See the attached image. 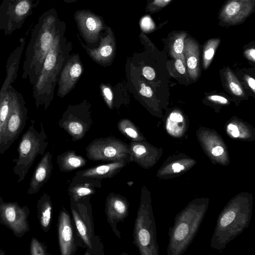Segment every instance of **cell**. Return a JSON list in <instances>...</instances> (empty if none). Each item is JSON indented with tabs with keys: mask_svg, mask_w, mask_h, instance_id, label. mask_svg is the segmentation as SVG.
Segmentation results:
<instances>
[{
	"mask_svg": "<svg viewBox=\"0 0 255 255\" xmlns=\"http://www.w3.org/2000/svg\"><path fill=\"white\" fill-rule=\"evenodd\" d=\"M102 185V180L75 175L68 188L70 199L77 202L84 197H91Z\"/></svg>",
	"mask_w": 255,
	"mask_h": 255,
	"instance_id": "obj_16",
	"label": "cell"
},
{
	"mask_svg": "<svg viewBox=\"0 0 255 255\" xmlns=\"http://www.w3.org/2000/svg\"><path fill=\"white\" fill-rule=\"evenodd\" d=\"M255 10V0H226L218 12V25L227 28L240 25Z\"/></svg>",
	"mask_w": 255,
	"mask_h": 255,
	"instance_id": "obj_10",
	"label": "cell"
},
{
	"mask_svg": "<svg viewBox=\"0 0 255 255\" xmlns=\"http://www.w3.org/2000/svg\"><path fill=\"white\" fill-rule=\"evenodd\" d=\"M220 42V37L210 38L206 41L203 49V63L205 68L211 63Z\"/></svg>",
	"mask_w": 255,
	"mask_h": 255,
	"instance_id": "obj_25",
	"label": "cell"
},
{
	"mask_svg": "<svg viewBox=\"0 0 255 255\" xmlns=\"http://www.w3.org/2000/svg\"><path fill=\"white\" fill-rule=\"evenodd\" d=\"M30 122V125L22 135L19 142L18 157L13 160L15 165L13 171L18 176V183L25 179L37 156L44 154L48 144L47 136L42 123L41 130L39 132L34 128V121L31 120Z\"/></svg>",
	"mask_w": 255,
	"mask_h": 255,
	"instance_id": "obj_3",
	"label": "cell"
},
{
	"mask_svg": "<svg viewBox=\"0 0 255 255\" xmlns=\"http://www.w3.org/2000/svg\"><path fill=\"white\" fill-rule=\"evenodd\" d=\"M188 34L187 31L182 30H173L168 33L165 40L173 56L182 58L184 40Z\"/></svg>",
	"mask_w": 255,
	"mask_h": 255,
	"instance_id": "obj_22",
	"label": "cell"
},
{
	"mask_svg": "<svg viewBox=\"0 0 255 255\" xmlns=\"http://www.w3.org/2000/svg\"><path fill=\"white\" fill-rule=\"evenodd\" d=\"M130 163L129 159L112 161L77 171L75 175L103 180L111 178Z\"/></svg>",
	"mask_w": 255,
	"mask_h": 255,
	"instance_id": "obj_18",
	"label": "cell"
},
{
	"mask_svg": "<svg viewBox=\"0 0 255 255\" xmlns=\"http://www.w3.org/2000/svg\"><path fill=\"white\" fill-rule=\"evenodd\" d=\"M173 0H147L145 12L153 14L159 12L166 7Z\"/></svg>",
	"mask_w": 255,
	"mask_h": 255,
	"instance_id": "obj_27",
	"label": "cell"
},
{
	"mask_svg": "<svg viewBox=\"0 0 255 255\" xmlns=\"http://www.w3.org/2000/svg\"><path fill=\"white\" fill-rule=\"evenodd\" d=\"M229 87L232 92L237 96H240L243 94V90L240 86L236 82L230 81Z\"/></svg>",
	"mask_w": 255,
	"mask_h": 255,
	"instance_id": "obj_35",
	"label": "cell"
},
{
	"mask_svg": "<svg viewBox=\"0 0 255 255\" xmlns=\"http://www.w3.org/2000/svg\"><path fill=\"white\" fill-rule=\"evenodd\" d=\"M188 35L184 40L183 53L186 60L190 77L196 78L199 71V46L195 39Z\"/></svg>",
	"mask_w": 255,
	"mask_h": 255,
	"instance_id": "obj_19",
	"label": "cell"
},
{
	"mask_svg": "<svg viewBox=\"0 0 255 255\" xmlns=\"http://www.w3.org/2000/svg\"><path fill=\"white\" fill-rule=\"evenodd\" d=\"M212 153L214 156H219L224 152V148L220 146H216L212 149Z\"/></svg>",
	"mask_w": 255,
	"mask_h": 255,
	"instance_id": "obj_38",
	"label": "cell"
},
{
	"mask_svg": "<svg viewBox=\"0 0 255 255\" xmlns=\"http://www.w3.org/2000/svg\"><path fill=\"white\" fill-rule=\"evenodd\" d=\"M83 71L79 55H70L63 67L58 80L57 95L59 97L63 98L74 88Z\"/></svg>",
	"mask_w": 255,
	"mask_h": 255,
	"instance_id": "obj_14",
	"label": "cell"
},
{
	"mask_svg": "<svg viewBox=\"0 0 255 255\" xmlns=\"http://www.w3.org/2000/svg\"><path fill=\"white\" fill-rule=\"evenodd\" d=\"M63 0L66 2L69 3V2H73L76 1L78 0Z\"/></svg>",
	"mask_w": 255,
	"mask_h": 255,
	"instance_id": "obj_42",
	"label": "cell"
},
{
	"mask_svg": "<svg viewBox=\"0 0 255 255\" xmlns=\"http://www.w3.org/2000/svg\"><path fill=\"white\" fill-rule=\"evenodd\" d=\"M57 233L61 255H74L79 247H84L71 217L64 207L60 210L58 215Z\"/></svg>",
	"mask_w": 255,
	"mask_h": 255,
	"instance_id": "obj_11",
	"label": "cell"
},
{
	"mask_svg": "<svg viewBox=\"0 0 255 255\" xmlns=\"http://www.w3.org/2000/svg\"><path fill=\"white\" fill-rule=\"evenodd\" d=\"M241 128L236 124L230 123L228 125L227 131L233 137H238L240 135Z\"/></svg>",
	"mask_w": 255,
	"mask_h": 255,
	"instance_id": "obj_32",
	"label": "cell"
},
{
	"mask_svg": "<svg viewBox=\"0 0 255 255\" xmlns=\"http://www.w3.org/2000/svg\"><path fill=\"white\" fill-rule=\"evenodd\" d=\"M74 18L80 35L88 44L96 43L107 26L102 17L89 9L76 11Z\"/></svg>",
	"mask_w": 255,
	"mask_h": 255,
	"instance_id": "obj_12",
	"label": "cell"
},
{
	"mask_svg": "<svg viewBox=\"0 0 255 255\" xmlns=\"http://www.w3.org/2000/svg\"><path fill=\"white\" fill-rule=\"evenodd\" d=\"M235 216V213L233 211L226 213L221 219V225L223 227L228 226L234 220Z\"/></svg>",
	"mask_w": 255,
	"mask_h": 255,
	"instance_id": "obj_31",
	"label": "cell"
},
{
	"mask_svg": "<svg viewBox=\"0 0 255 255\" xmlns=\"http://www.w3.org/2000/svg\"><path fill=\"white\" fill-rule=\"evenodd\" d=\"M175 66L176 70L181 74H184L186 72L185 67L183 63L182 59L177 57L175 62Z\"/></svg>",
	"mask_w": 255,
	"mask_h": 255,
	"instance_id": "obj_36",
	"label": "cell"
},
{
	"mask_svg": "<svg viewBox=\"0 0 255 255\" xmlns=\"http://www.w3.org/2000/svg\"><path fill=\"white\" fill-rule=\"evenodd\" d=\"M245 54L249 58L253 60V61L255 60V48H251L247 49L245 51Z\"/></svg>",
	"mask_w": 255,
	"mask_h": 255,
	"instance_id": "obj_39",
	"label": "cell"
},
{
	"mask_svg": "<svg viewBox=\"0 0 255 255\" xmlns=\"http://www.w3.org/2000/svg\"><path fill=\"white\" fill-rule=\"evenodd\" d=\"M92 123L91 105L87 100L75 105H69L59 121V126L71 136L73 141L82 139Z\"/></svg>",
	"mask_w": 255,
	"mask_h": 255,
	"instance_id": "obj_7",
	"label": "cell"
},
{
	"mask_svg": "<svg viewBox=\"0 0 255 255\" xmlns=\"http://www.w3.org/2000/svg\"><path fill=\"white\" fill-rule=\"evenodd\" d=\"M101 89L103 97L109 108L112 109L113 107V93L111 88L106 85H101Z\"/></svg>",
	"mask_w": 255,
	"mask_h": 255,
	"instance_id": "obj_29",
	"label": "cell"
},
{
	"mask_svg": "<svg viewBox=\"0 0 255 255\" xmlns=\"http://www.w3.org/2000/svg\"><path fill=\"white\" fill-rule=\"evenodd\" d=\"M172 168L174 172H178L181 170L184 169V167L183 165H180L178 163H175L173 164L172 166Z\"/></svg>",
	"mask_w": 255,
	"mask_h": 255,
	"instance_id": "obj_40",
	"label": "cell"
},
{
	"mask_svg": "<svg viewBox=\"0 0 255 255\" xmlns=\"http://www.w3.org/2000/svg\"><path fill=\"white\" fill-rule=\"evenodd\" d=\"M105 35H100V44L97 48H91L79 41L83 48L89 56L96 63L101 65H107L112 62L116 51V41L114 33L108 26L105 28Z\"/></svg>",
	"mask_w": 255,
	"mask_h": 255,
	"instance_id": "obj_15",
	"label": "cell"
},
{
	"mask_svg": "<svg viewBox=\"0 0 255 255\" xmlns=\"http://www.w3.org/2000/svg\"><path fill=\"white\" fill-rule=\"evenodd\" d=\"M210 100L214 102H218L222 104H226L228 103V100L225 97L218 96V95H212L208 97V98Z\"/></svg>",
	"mask_w": 255,
	"mask_h": 255,
	"instance_id": "obj_37",
	"label": "cell"
},
{
	"mask_svg": "<svg viewBox=\"0 0 255 255\" xmlns=\"http://www.w3.org/2000/svg\"><path fill=\"white\" fill-rule=\"evenodd\" d=\"M87 160L82 156L70 150L58 155L56 162L61 172H69L85 166Z\"/></svg>",
	"mask_w": 255,
	"mask_h": 255,
	"instance_id": "obj_21",
	"label": "cell"
},
{
	"mask_svg": "<svg viewBox=\"0 0 255 255\" xmlns=\"http://www.w3.org/2000/svg\"><path fill=\"white\" fill-rule=\"evenodd\" d=\"M30 254L31 255H49L47 252L46 246L34 237L31 239L30 244Z\"/></svg>",
	"mask_w": 255,
	"mask_h": 255,
	"instance_id": "obj_28",
	"label": "cell"
},
{
	"mask_svg": "<svg viewBox=\"0 0 255 255\" xmlns=\"http://www.w3.org/2000/svg\"><path fill=\"white\" fill-rule=\"evenodd\" d=\"M10 96L9 88L0 103V143L9 111Z\"/></svg>",
	"mask_w": 255,
	"mask_h": 255,
	"instance_id": "obj_26",
	"label": "cell"
},
{
	"mask_svg": "<svg viewBox=\"0 0 255 255\" xmlns=\"http://www.w3.org/2000/svg\"><path fill=\"white\" fill-rule=\"evenodd\" d=\"M37 218L41 229L47 232L51 228L53 206L50 195L44 193L36 204Z\"/></svg>",
	"mask_w": 255,
	"mask_h": 255,
	"instance_id": "obj_20",
	"label": "cell"
},
{
	"mask_svg": "<svg viewBox=\"0 0 255 255\" xmlns=\"http://www.w3.org/2000/svg\"><path fill=\"white\" fill-rule=\"evenodd\" d=\"M52 170V154L48 151L42 155L35 167L27 193L29 195L38 193L50 178Z\"/></svg>",
	"mask_w": 255,
	"mask_h": 255,
	"instance_id": "obj_17",
	"label": "cell"
},
{
	"mask_svg": "<svg viewBox=\"0 0 255 255\" xmlns=\"http://www.w3.org/2000/svg\"><path fill=\"white\" fill-rule=\"evenodd\" d=\"M9 111L0 143V154L4 153L18 138L23 129L28 114L24 99L12 85L9 87Z\"/></svg>",
	"mask_w": 255,
	"mask_h": 255,
	"instance_id": "obj_5",
	"label": "cell"
},
{
	"mask_svg": "<svg viewBox=\"0 0 255 255\" xmlns=\"http://www.w3.org/2000/svg\"><path fill=\"white\" fill-rule=\"evenodd\" d=\"M66 24L61 21L58 31L44 59L41 70L32 87L37 108L47 110L53 100L55 87L63 67L69 58L71 42L65 37Z\"/></svg>",
	"mask_w": 255,
	"mask_h": 255,
	"instance_id": "obj_1",
	"label": "cell"
},
{
	"mask_svg": "<svg viewBox=\"0 0 255 255\" xmlns=\"http://www.w3.org/2000/svg\"><path fill=\"white\" fill-rule=\"evenodd\" d=\"M140 87L139 93L141 96L146 98H151L152 96L153 92L150 87L146 86L143 83L140 84Z\"/></svg>",
	"mask_w": 255,
	"mask_h": 255,
	"instance_id": "obj_34",
	"label": "cell"
},
{
	"mask_svg": "<svg viewBox=\"0 0 255 255\" xmlns=\"http://www.w3.org/2000/svg\"><path fill=\"white\" fill-rule=\"evenodd\" d=\"M38 2L36 0H3L0 5V31L8 36L21 28Z\"/></svg>",
	"mask_w": 255,
	"mask_h": 255,
	"instance_id": "obj_6",
	"label": "cell"
},
{
	"mask_svg": "<svg viewBox=\"0 0 255 255\" xmlns=\"http://www.w3.org/2000/svg\"><path fill=\"white\" fill-rule=\"evenodd\" d=\"M90 198L84 197L77 202L70 199L73 220L84 247L86 248L84 255H104L101 238L95 232Z\"/></svg>",
	"mask_w": 255,
	"mask_h": 255,
	"instance_id": "obj_4",
	"label": "cell"
},
{
	"mask_svg": "<svg viewBox=\"0 0 255 255\" xmlns=\"http://www.w3.org/2000/svg\"><path fill=\"white\" fill-rule=\"evenodd\" d=\"M60 23L56 10L52 8L40 15L31 31L25 53L22 78L28 79L32 85L41 70Z\"/></svg>",
	"mask_w": 255,
	"mask_h": 255,
	"instance_id": "obj_2",
	"label": "cell"
},
{
	"mask_svg": "<svg viewBox=\"0 0 255 255\" xmlns=\"http://www.w3.org/2000/svg\"><path fill=\"white\" fill-rule=\"evenodd\" d=\"M87 158L93 161L129 160V144L115 137L96 138L86 148Z\"/></svg>",
	"mask_w": 255,
	"mask_h": 255,
	"instance_id": "obj_8",
	"label": "cell"
},
{
	"mask_svg": "<svg viewBox=\"0 0 255 255\" xmlns=\"http://www.w3.org/2000/svg\"><path fill=\"white\" fill-rule=\"evenodd\" d=\"M129 207L126 197L120 194L111 192L106 198L105 212L107 221L119 239L121 238V235L117 228V224L123 222L128 216Z\"/></svg>",
	"mask_w": 255,
	"mask_h": 255,
	"instance_id": "obj_13",
	"label": "cell"
},
{
	"mask_svg": "<svg viewBox=\"0 0 255 255\" xmlns=\"http://www.w3.org/2000/svg\"><path fill=\"white\" fill-rule=\"evenodd\" d=\"M189 231V228L185 223L180 224L176 228L174 237L177 241H181L183 240L187 235Z\"/></svg>",
	"mask_w": 255,
	"mask_h": 255,
	"instance_id": "obj_30",
	"label": "cell"
},
{
	"mask_svg": "<svg viewBox=\"0 0 255 255\" xmlns=\"http://www.w3.org/2000/svg\"><path fill=\"white\" fill-rule=\"evenodd\" d=\"M143 76L147 80L151 81L155 77V72L153 69L149 66H145L142 69Z\"/></svg>",
	"mask_w": 255,
	"mask_h": 255,
	"instance_id": "obj_33",
	"label": "cell"
},
{
	"mask_svg": "<svg viewBox=\"0 0 255 255\" xmlns=\"http://www.w3.org/2000/svg\"><path fill=\"white\" fill-rule=\"evenodd\" d=\"M184 117L178 112H173L169 116L166 123L167 131L173 135L182 133L184 128Z\"/></svg>",
	"mask_w": 255,
	"mask_h": 255,
	"instance_id": "obj_23",
	"label": "cell"
},
{
	"mask_svg": "<svg viewBox=\"0 0 255 255\" xmlns=\"http://www.w3.org/2000/svg\"><path fill=\"white\" fill-rule=\"evenodd\" d=\"M27 206L21 207L17 202H6L0 196V224L9 229L18 238L30 231Z\"/></svg>",
	"mask_w": 255,
	"mask_h": 255,
	"instance_id": "obj_9",
	"label": "cell"
},
{
	"mask_svg": "<svg viewBox=\"0 0 255 255\" xmlns=\"http://www.w3.org/2000/svg\"><path fill=\"white\" fill-rule=\"evenodd\" d=\"M248 83L250 87L255 92V80L252 77H249L248 79Z\"/></svg>",
	"mask_w": 255,
	"mask_h": 255,
	"instance_id": "obj_41",
	"label": "cell"
},
{
	"mask_svg": "<svg viewBox=\"0 0 255 255\" xmlns=\"http://www.w3.org/2000/svg\"><path fill=\"white\" fill-rule=\"evenodd\" d=\"M119 130L127 138L133 141H138L142 139L137 128L128 119H122L118 124Z\"/></svg>",
	"mask_w": 255,
	"mask_h": 255,
	"instance_id": "obj_24",
	"label": "cell"
},
{
	"mask_svg": "<svg viewBox=\"0 0 255 255\" xmlns=\"http://www.w3.org/2000/svg\"><path fill=\"white\" fill-rule=\"evenodd\" d=\"M2 254V251L0 250V255Z\"/></svg>",
	"mask_w": 255,
	"mask_h": 255,
	"instance_id": "obj_43",
	"label": "cell"
}]
</instances>
